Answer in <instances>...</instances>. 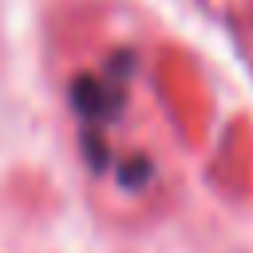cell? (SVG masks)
Masks as SVG:
<instances>
[{
	"label": "cell",
	"mask_w": 253,
	"mask_h": 253,
	"mask_svg": "<svg viewBox=\"0 0 253 253\" xmlns=\"http://www.w3.org/2000/svg\"><path fill=\"white\" fill-rule=\"evenodd\" d=\"M150 178V162L146 158H130L126 166H119V182L123 186H138V182H146Z\"/></svg>",
	"instance_id": "7a4b0ae2"
},
{
	"label": "cell",
	"mask_w": 253,
	"mask_h": 253,
	"mask_svg": "<svg viewBox=\"0 0 253 253\" xmlns=\"http://www.w3.org/2000/svg\"><path fill=\"white\" fill-rule=\"evenodd\" d=\"M134 75V51H115L99 71L75 75L71 83V107L83 123V150L91 158L95 170L107 166V150L99 142V126L119 119L123 103H126V83Z\"/></svg>",
	"instance_id": "6da1fadb"
}]
</instances>
